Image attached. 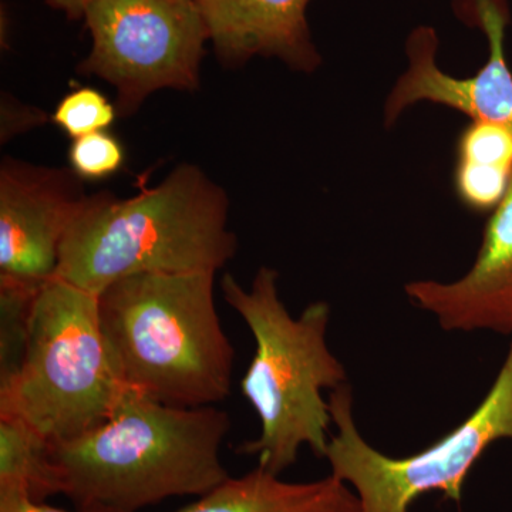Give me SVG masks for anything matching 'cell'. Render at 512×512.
Listing matches in <instances>:
<instances>
[{"label":"cell","instance_id":"obj_1","mask_svg":"<svg viewBox=\"0 0 512 512\" xmlns=\"http://www.w3.org/2000/svg\"><path fill=\"white\" fill-rule=\"evenodd\" d=\"M228 211L224 188L188 163L136 197L89 194L64 235L55 278L99 295L131 275L217 274L237 254Z\"/></svg>","mask_w":512,"mask_h":512},{"label":"cell","instance_id":"obj_2","mask_svg":"<svg viewBox=\"0 0 512 512\" xmlns=\"http://www.w3.org/2000/svg\"><path fill=\"white\" fill-rule=\"evenodd\" d=\"M229 429L228 414L215 406H168L126 390L100 426L52 444V460L62 494L79 510L136 512L224 483Z\"/></svg>","mask_w":512,"mask_h":512},{"label":"cell","instance_id":"obj_3","mask_svg":"<svg viewBox=\"0 0 512 512\" xmlns=\"http://www.w3.org/2000/svg\"><path fill=\"white\" fill-rule=\"evenodd\" d=\"M215 274H138L97 295L101 333L123 386L174 407L231 393L235 349L214 295Z\"/></svg>","mask_w":512,"mask_h":512},{"label":"cell","instance_id":"obj_4","mask_svg":"<svg viewBox=\"0 0 512 512\" xmlns=\"http://www.w3.org/2000/svg\"><path fill=\"white\" fill-rule=\"evenodd\" d=\"M221 288L256 345L241 390L258 414L261 436L239 444L237 453L258 457V466L275 476L295 464L302 446L325 457L333 419L322 390L338 389L348 379L326 342L328 303H311L293 318L279 298L278 272L268 266L256 272L251 289L229 274Z\"/></svg>","mask_w":512,"mask_h":512},{"label":"cell","instance_id":"obj_5","mask_svg":"<svg viewBox=\"0 0 512 512\" xmlns=\"http://www.w3.org/2000/svg\"><path fill=\"white\" fill-rule=\"evenodd\" d=\"M126 390L101 333L97 295L50 279L33 299L18 370L0 383V416L62 443L109 419Z\"/></svg>","mask_w":512,"mask_h":512},{"label":"cell","instance_id":"obj_6","mask_svg":"<svg viewBox=\"0 0 512 512\" xmlns=\"http://www.w3.org/2000/svg\"><path fill=\"white\" fill-rule=\"evenodd\" d=\"M330 413L336 426L325 458L332 476L352 484L360 512H409L420 495L441 491L460 500L464 481L485 450L498 440L512 441V343L497 379L476 412L436 444L404 458L370 446L353 419L352 390H332Z\"/></svg>","mask_w":512,"mask_h":512},{"label":"cell","instance_id":"obj_7","mask_svg":"<svg viewBox=\"0 0 512 512\" xmlns=\"http://www.w3.org/2000/svg\"><path fill=\"white\" fill-rule=\"evenodd\" d=\"M83 20L92 50L77 72L116 89L120 117L158 90L201 89L210 30L197 0H94Z\"/></svg>","mask_w":512,"mask_h":512},{"label":"cell","instance_id":"obj_8","mask_svg":"<svg viewBox=\"0 0 512 512\" xmlns=\"http://www.w3.org/2000/svg\"><path fill=\"white\" fill-rule=\"evenodd\" d=\"M453 9L461 22L484 33L487 62L467 79L450 76L437 64L436 30L419 26L407 37L409 67L387 97L384 123L392 126L413 104L430 101L461 111L473 120L498 124L512 133V72L505 57L510 3L508 0H453Z\"/></svg>","mask_w":512,"mask_h":512},{"label":"cell","instance_id":"obj_9","mask_svg":"<svg viewBox=\"0 0 512 512\" xmlns=\"http://www.w3.org/2000/svg\"><path fill=\"white\" fill-rule=\"evenodd\" d=\"M87 197L72 168L3 157L0 281L39 289L55 278L64 235Z\"/></svg>","mask_w":512,"mask_h":512},{"label":"cell","instance_id":"obj_10","mask_svg":"<svg viewBox=\"0 0 512 512\" xmlns=\"http://www.w3.org/2000/svg\"><path fill=\"white\" fill-rule=\"evenodd\" d=\"M410 301L446 330H493L512 335V184L495 208L473 268L450 284L410 282Z\"/></svg>","mask_w":512,"mask_h":512},{"label":"cell","instance_id":"obj_11","mask_svg":"<svg viewBox=\"0 0 512 512\" xmlns=\"http://www.w3.org/2000/svg\"><path fill=\"white\" fill-rule=\"evenodd\" d=\"M309 2L197 0L222 66L237 69L254 57H275L303 73L322 63L306 18Z\"/></svg>","mask_w":512,"mask_h":512},{"label":"cell","instance_id":"obj_12","mask_svg":"<svg viewBox=\"0 0 512 512\" xmlns=\"http://www.w3.org/2000/svg\"><path fill=\"white\" fill-rule=\"evenodd\" d=\"M278 477L258 466L247 476L228 477L177 512H339L357 501L333 476L313 483H285Z\"/></svg>","mask_w":512,"mask_h":512},{"label":"cell","instance_id":"obj_13","mask_svg":"<svg viewBox=\"0 0 512 512\" xmlns=\"http://www.w3.org/2000/svg\"><path fill=\"white\" fill-rule=\"evenodd\" d=\"M512 184V133L498 124L473 120L457 146L454 185L470 210H495Z\"/></svg>","mask_w":512,"mask_h":512},{"label":"cell","instance_id":"obj_14","mask_svg":"<svg viewBox=\"0 0 512 512\" xmlns=\"http://www.w3.org/2000/svg\"><path fill=\"white\" fill-rule=\"evenodd\" d=\"M0 491L25 494L37 503L62 494L52 443L16 417L0 416Z\"/></svg>","mask_w":512,"mask_h":512},{"label":"cell","instance_id":"obj_15","mask_svg":"<svg viewBox=\"0 0 512 512\" xmlns=\"http://www.w3.org/2000/svg\"><path fill=\"white\" fill-rule=\"evenodd\" d=\"M119 117L116 104L93 87H77L67 93L50 116L55 126L76 140L97 131L109 130Z\"/></svg>","mask_w":512,"mask_h":512},{"label":"cell","instance_id":"obj_16","mask_svg":"<svg viewBox=\"0 0 512 512\" xmlns=\"http://www.w3.org/2000/svg\"><path fill=\"white\" fill-rule=\"evenodd\" d=\"M126 163L123 143L109 130L76 138L69 148L70 168L83 181L106 180Z\"/></svg>","mask_w":512,"mask_h":512},{"label":"cell","instance_id":"obj_17","mask_svg":"<svg viewBox=\"0 0 512 512\" xmlns=\"http://www.w3.org/2000/svg\"><path fill=\"white\" fill-rule=\"evenodd\" d=\"M0 138L2 144L9 141L10 138L26 133L32 128L43 126L50 117L45 111L36 109V107L26 106L20 103L9 93H2V103H0Z\"/></svg>","mask_w":512,"mask_h":512},{"label":"cell","instance_id":"obj_18","mask_svg":"<svg viewBox=\"0 0 512 512\" xmlns=\"http://www.w3.org/2000/svg\"><path fill=\"white\" fill-rule=\"evenodd\" d=\"M0 512H72L50 507L45 503H37L28 495L15 491H0ZM76 512H116L107 510H79Z\"/></svg>","mask_w":512,"mask_h":512},{"label":"cell","instance_id":"obj_19","mask_svg":"<svg viewBox=\"0 0 512 512\" xmlns=\"http://www.w3.org/2000/svg\"><path fill=\"white\" fill-rule=\"evenodd\" d=\"M50 9L62 12L69 20H83L84 13L94 0H45Z\"/></svg>","mask_w":512,"mask_h":512},{"label":"cell","instance_id":"obj_20","mask_svg":"<svg viewBox=\"0 0 512 512\" xmlns=\"http://www.w3.org/2000/svg\"><path fill=\"white\" fill-rule=\"evenodd\" d=\"M339 512H360L359 500H357L356 503L349 505V507L343 508V510Z\"/></svg>","mask_w":512,"mask_h":512}]
</instances>
